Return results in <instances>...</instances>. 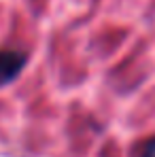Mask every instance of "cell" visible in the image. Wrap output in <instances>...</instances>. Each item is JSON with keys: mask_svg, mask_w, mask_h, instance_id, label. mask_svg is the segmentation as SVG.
<instances>
[{"mask_svg": "<svg viewBox=\"0 0 155 157\" xmlns=\"http://www.w3.org/2000/svg\"><path fill=\"white\" fill-rule=\"evenodd\" d=\"M138 157H155V136L151 140H147L145 144H142V149H140V155Z\"/></svg>", "mask_w": 155, "mask_h": 157, "instance_id": "cell-2", "label": "cell"}, {"mask_svg": "<svg viewBox=\"0 0 155 157\" xmlns=\"http://www.w3.org/2000/svg\"><path fill=\"white\" fill-rule=\"evenodd\" d=\"M24 64H26V53L13 51V49L0 51V85L11 83L13 78L19 75V70L24 68Z\"/></svg>", "mask_w": 155, "mask_h": 157, "instance_id": "cell-1", "label": "cell"}]
</instances>
